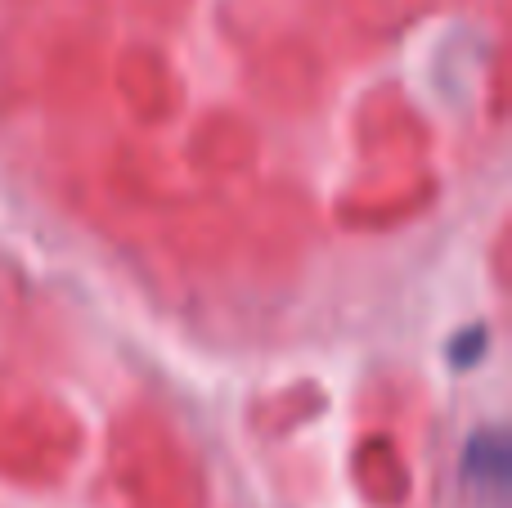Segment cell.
I'll use <instances>...</instances> for the list:
<instances>
[{
  "mask_svg": "<svg viewBox=\"0 0 512 508\" xmlns=\"http://www.w3.org/2000/svg\"><path fill=\"white\" fill-rule=\"evenodd\" d=\"M481 342H486V333H481V329H472L468 338H463L459 347H454V365H459V369H468V360H472V347H481Z\"/></svg>",
  "mask_w": 512,
  "mask_h": 508,
  "instance_id": "cell-1",
  "label": "cell"
}]
</instances>
